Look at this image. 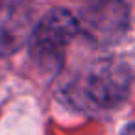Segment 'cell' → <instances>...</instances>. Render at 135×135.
<instances>
[{
	"mask_svg": "<svg viewBox=\"0 0 135 135\" xmlns=\"http://www.w3.org/2000/svg\"><path fill=\"white\" fill-rule=\"evenodd\" d=\"M80 33L96 45L117 43L129 22V9L122 0H93L78 17Z\"/></svg>",
	"mask_w": 135,
	"mask_h": 135,
	"instance_id": "3",
	"label": "cell"
},
{
	"mask_svg": "<svg viewBox=\"0 0 135 135\" xmlns=\"http://www.w3.org/2000/svg\"><path fill=\"white\" fill-rule=\"evenodd\" d=\"M131 87V74L124 63L96 61L69 89L70 98L83 107L111 109L126 100Z\"/></svg>",
	"mask_w": 135,
	"mask_h": 135,
	"instance_id": "1",
	"label": "cell"
},
{
	"mask_svg": "<svg viewBox=\"0 0 135 135\" xmlns=\"http://www.w3.org/2000/svg\"><path fill=\"white\" fill-rule=\"evenodd\" d=\"M120 135H135V122H133V124H129V126H128Z\"/></svg>",
	"mask_w": 135,
	"mask_h": 135,
	"instance_id": "5",
	"label": "cell"
},
{
	"mask_svg": "<svg viewBox=\"0 0 135 135\" xmlns=\"http://www.w3.org/2000/svg\"><path fill=\"white\" fill-rule=\"evenodd\" d=\"M80 33L78 19L67 9H50L33 28L30 45L37 61L45 65H59L65 46Z\"/></svg>",
	"mask_w": 135,
	"mask_h": 135,
	"instance_id": "2",
	"label": "cell"
},
{
	"mask_svg": "<svg viewBox=\"0 0 135 135\" xmlns=\"http://www.w3.org/2000/svg\"><path fill=\"white\" fill-rule=\"evenodd\" d=\"M35 28L33 9L21 0H0V57H8L30 43Z\"/></svg>",
	"mask_w": 135,
	"mask_h": 135,
	"instance_id": "4",
	"label": "cell"
}]
</instances>
